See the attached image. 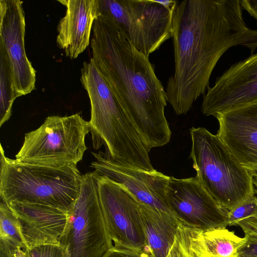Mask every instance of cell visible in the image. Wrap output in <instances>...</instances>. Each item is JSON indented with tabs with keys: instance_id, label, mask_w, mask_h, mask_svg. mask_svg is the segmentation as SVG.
<instances>
[{
	"instance_id": "obj_9",
	"label": "cell",
	"mask_w": 257,
	"mask_h": 257,
	"mask_svg": "<svg viewBox=\"0 0 257 257\" xmlns=\"http://www.w3.org/2000/svg\"><path fill=\"white\" fill-rule=\"evenodd\" d=\"M96 173L98 193L111 243L110 248L150 252L142 224L139 204L109 178Z\"/></svg>"
},
{
	"instance_id": "obj_8",
	"label": "cell",
	"mask_w": 257,
	"mask_h": 257,
	"mask_svg": "<svg viewBox=\"0 0 257 257\" xmlns=\"http://www.w3.org/2000/svg\"><path fill=\"white\" fill-rule=\"evenodd\" d=\"M96 172L82 174L79 196L60 244L71 257H102L111 247L99 201Z\"/></svg>"
},
{
	"instance_id": "obj_11",
	"label": "cell",
	"mask_w": 257,
	"mask_h": 257,
	"mask_svg": "<svg viewBox=\"0 0 257 257\" xmlns=\"http://www.w3.org/2000/svg\"><path fill=\"white\" fill-rule=\"evenodd\" d=\"M92 154L95 160L90 167L94 171L109 178L139 204L173 215L166 200L169 176L155 169L149 171L124 165L108 157L104 152Z\"/></svg>"
},
{
	"instance_id": "obj_24",
	"label": "cell",
	"mask_w": 257,
	"mask_h": 257,
	"mask_svg": "<svg viewBox=\"0 0 257 257\" xmlns=\"http://www.w3.org/2000/svg\"><path fill=\"white\" fill-rule=\"evenodd\" d=\"M244 243L238 250V257H257V234L245 233Z\"/></svg>"
},
{
	"instance_id": "obj_29",
	"label": "cell",
	"mask_w": 257,
	"mask_h": 257,
	"mask_svg": "<svg viewBox=\"0 0 257 257\" xmlns=\"http://www.w3.org/2000/svg\"><path fill=\"white\" fill-rule=\"evenodd\" d=\"M14 257H27L26 250L21 249L18 250Z\"/></svg>"
},
{
	"instance_id": "obj_17",
	"label": "cell",
	"mask_w": 257,
	"mask_h": 257,
	"mask_svg": "<svg viewBox=\"0 0 257 257\" xmlns=\"http://www.w3.org/2000/svg\"><path fill=\"white\" fill-rule=\"evenodd\" d=\"M147 248L152 257H166L181 222L173 215L139 204Z\"/></svg>"
},
{
	"instance_id": "obj_25",
	"label": "cell",
	"mask_w": 257,
	"mask_h": 257,
	"mask_svg": "<svg viewBox=\"0 0 257 257\" xmlns=\"http://www.w3.org/2000/svg\"><path fill=\"white\" fill-rule=\"evenodd\" d=\"M102 257H152L147 251H136L127 248H110Z\"/></svg>"
},
{
	"instance_id": "obj_3",
	"label": "cell",
	"mask_w": 257,
	"mask_h": 257,
	"mask_svg": "<svg viewBox=\"0 0 257 257\" xmlns=\"http://www.w3.org/2000/svg\"><path fill=\"white\" fill-rule=\"evenodd\" d=\"M80 80L90 102L88 122L94 149L104 145V153L110 159L154 170L135 126L91 59L83 63Z\"/></svg>"
},
{
	"instance_id": "obj_16",
	"label": "cell",
	"mask_w": 257,
	"mask_h": 257,
	"mask_svg": "<svg viewBox=\"0 0 257 257\" xmlns=\"http://www.w3.org/2000/svg\"><path fill=\"white\" fill-rule=\"evenodd\" d=\"M66 8L59 21L56 43L67 57L74 59L89 44L94 20L98 16V0L57 1Z\"/></svg>"
},
{
	"instance_id": "obj_30",
	"label": "cell",
	"mask_w": 257,
	"mask_h": 257,
	"mask_svg": "<svg viewBox=\"0 0 257 257\" xmlns=\"http://www.w3.org/2000/svg\"><path fill=\"white\" fill-rule=\"evenodd\" d=\"M253 177V184L255 188V194L257 195V174H251Z\"/></svg>"
},
{
	"instance_id": "obj_26",
	"label": "cell",
	"mask_w": 257,
	"mask_h": 257,
	"mask_svg": "<svg viewBox=\"0 0 257 257\" xmlns=\"http://www.w3.org/2000/svg\"><path fill=\"white\" fill-rule=\"evenodd\" d=\"M240 1L242 8L246 10L250 16L256 20L257 23V0Z\"/></svg>"
},
{
	"instance_id": "obj_14",
	"label": "cell",
	"mask_w": 257,
	"mask_h": 257,
	"mask_svg": "<svg viewBox=\"0 0 257 257\" xmlns=\"http://www.w3.org/2000/svg\"><path fill=\"white\" fill-rule=\"evenodd\" d=\"M217 135L239 163L257 171V101L217 114Z\"/></svg>"
},
{
	"instance_id": "obj_22",
	"label": "cell",
	"mask_w": 257,
	"mask_h": 257,
	"mask_svg": "<svg viewBox=\"0 0 257 257\" xmlns=\"http://www.w3.org/2000/svg\"><path fill=\"white\" fill-rule=\"evenodd\" d=\"M256 214L257 196L254 195L228 211V225H236L239 221Z\"/></svg>"
},
{
	"instance_id": "obj_4",
	"label": "cell",
	"mask_w": 257,
	"mask_h": 257,
	"mask_svg": "<svg viewBox=\"0 0 257 257\" xmlns=\"http://www.w3.org/2000/svg\"><path fill=\"white\" fill-rule=\"evenodd\" d=\"M0 198L12 202L39 204L72 213L82 175L76 165L52 166L7 157L1 145Z\"/></svg>"
},
{
	"instance_id": "obj_12",
	"label": "cell",
	"mask_w": 257,
	"mask_h": 257,
	"mask_svg": "<svg viewBox=\"0 0 257 257\" xmlns=\"http://www.w3.org/2000/svg\"><path fill=\"white\" fill-rule=\"evenodd\" d=\"M207 89L201 106L207 116L257 101V53L232 65Z\"/></svg>"
},
{
	"instance_id": "obj_6",
	"label": "cell",
	"mask_w": 257,
	"mask_h": 257,
	"mask_svg": "<svg viewBox=\"0 0 257 257\" xmlns=\"http://www.w3.org/2000/svg\"><path fill=\"white\" fill-rule=\"evenodd\" d=\"M88 121L79 113L47 117L36 130L25 134L16 160L52 166L76 165L87 150Z\"/></svg>"
},
{
	"instance_id": "obj_2",
	"label": "cell",
	"mask_w": 257,
	"mask_h": 257,
	"mask_svg": "<svg viewBox=\"0 0 257 257\" xmlns=\"http://www.w3.org/2000/svg\"><path fill=\"white\" fill-rule=\"evenodd\" d=\"M92 58L135 126L149 153L167 144L171 131L165 115L166 90L149 56L139 51L112 23L94 20Z\"/></svg>"
},
{
	"instance_id": "obj_21",
	"label": "cell",
	"mask_w": 257,
	"mask_h": 257,
	"mask_svg": "<svg viewBox=\"0 0 257 257\" xmlns=\"http://www.w3.org/2000/svg\"><path fill=\"white\" fill-rule=\"evenodd\" d=\"M197 234V229L181 223L166 257H204L199 249Z\"/></svg>"
},
{
	"instance_id": "obj_27",
	"label": "cell",
	"mask_w": 257,
	"mask_h": 257,
	"mask_svg": "<svg viewBox=\"0 0 257 257\" xmlns=\"http://www.w3.org/2000/svg\"><path fill=\"white\" fill-rule=\"evenodd\" d=\"M156 2L165 7L171 12H173L177 3L178 1H156Z\"/></svg>"
},
{
	"instance_id": "obj_13",
	"label": "cell",
	"mask_w": 257,
	"mask_h": 257,
	"mask_svg": "<svg viewBox=\"0 0 257 257\" xmlns=\"http://www.w3.org/2000/svg\"><path fill=\"white\" fill-rule=\"evenodd\" d=\"M23 2L0 0V45L10 64L17 98L35 89L36 71L25 51V18Z\"/></svg>"
},
{
	"instance_id": "obj_28",
	"label": "cell",
	"mask_w": 257,
	"mask_h": 257,
	"mask_svg": "<svg viewBox=\"0 0 257 257\" xmlns=\"http://www.w3.org/2000/svg\"><path fill=\"white\" fill-rule=\"evenodd\" d=\"M16 252H13L3 248H0V257H14Z\"/></svg>"
},
{
	"instance_id": "obj_18",
	"label": "cell",
	"mask_w": 257,
	"mask_h": 257,
	"mask_svg": "<svg viewBox=\"0 0 257 257\" xmlns=\"http://www.w3.org/2000/svg\"><path fill=\"white\" fill-rule=\"evenodd\" d=\"M197 237L204 257H238V250L246 239L226 228L197 229Z\"/></svg>"
},
{
	"instance_id": "obj_19",
	"label": "cell",
	"mask_w": 257,
	"mask_h": 257,
	"mask_svg": "<svg viewBox=\"0 0 257 257\" xmlns=\"http://www.w3.org/2000/svg\"><path fill=\"white\" fill-rule=\"evenodd\" d=\"M0 246L14 251L20 249L26 250L27 248L18 217L2 200L0 202Z\"/></svg>"
},
{
	"instance_id": "obj_20",
	"label": "cell",
	"mask_w": 257,
	"mask_h": 257,
	"mask_svg": "<svg viewBox=\"0 0 257 257\" xmlns=\"http://www.w3.org/2000/svg\"><path fill=\"white\" fill-rule=\"evenodd\" d=\"M17 98L9 59L0 45V126L10 118L14 101Z\"/></svg>"
},
{
	"instance_id": "obj_1",
	"label": "cell",
	"mask_w": 257,
	"mask_h": 257,
	"mask_svg": "<svg viewBox=\"0 0 257 257\" xmlns=\"http://www.w3.org/2000/svg\"><path fill=\"white\" fill-rule=\"evenodd\" d=\"M242 9L240 0L178 1L172 14L174 71L165 89L177 114H185L205 93L226 51L242 46L253 53L257 48V30L246 25Z\"/></svg>"
},
{
	"instance_id": "obj_7",
	"label": "cell",
	"mask_w": 257,
	"mask_h": 257,
	"mask_svg": "<svg viewBox=\"0 0 257 257\" xmlns=\"http://www.w3.org/2000/svg\"><path fill=\"white\" fill-rule=\"evenodd\" d=\"M98 14L148 56L172 37L173 12L156 1L98 0Z\"/></svg>"
},
{
	"instance_id": "obj_15",
	"label": "cell",
	"mask_w": 257,
	"mask_h": 257,
	"mask_svg": "<svg viewBox=\"0 0 257 257\" xmlns=\"http://www.w3.org/2000/svg\"><path fill=\"white\" fill-rule=\"evenodd\" d=\"M18 217L27 248L60 244L68 229L69 212L54 207L21 202L8 204Z\"/></svg>"
},
{
	"instance_id": "obj_23",
	"label": "cell",
	"mask_w": 257,
	"mask_h": 257,
	"mask_svg": "<svg viewBox=\"0 0 257 257\" xmlns=\"http://www.w3.org/2000/svg\"><path fill=\"white\" fill-rule=\"evenodd\" d=\"M27 257H71L68 247L62 244H46L29 247Z\"/></svg>"
},
{
	"instance_id": "obj_5",
	"label": "cell",
	"mask_w": 257,
	"mask_h": 257,
	"mask_svg": "<svg viewBox=\"0 0 257 257\" xmlns=\"http://www.w3.org/2000/svg\"><path fill=\"white\" fill-rule=\"evenodd\" d=\"M190 133L196 177L222 209L229 211L255 194L251 174L217 135L201 127H192Z\"/></svg>"
},
{
	"instance_id": "obj_10",
	"label": "cell",
	"mask_w": 257,
	"mask_h": 257,
	"mask_svg": "<svg viewBox=\"0 0 257 257\" xmlns=\"http://www.w3.org/2000/svg\"><path fill=\"white\" fill-rule=\"evenodd\" d=\"M166 200L172 214L184 225L201 230L228 225V211L219 206L196 176L170 177Z\"/></svg>"
}]
</instances>
